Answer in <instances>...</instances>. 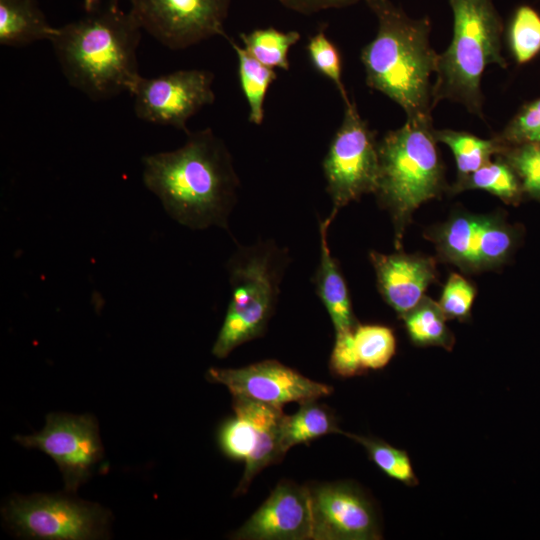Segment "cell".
Wrapping results in <instances>:
<instances>
[{
    "instance_id": "cell-9",
    "label": "cell",
    "mask_w": 540,
    "mask_h": 540,
    "mask_svg": "<svg viewBox=\"0 0 540 540\" xmlns=\"http://www.w3.org/2000/svg\"><path fill=\"white\" fill-rule=\"evenodd\" d=\"M3 514L18 535L32 539H97L108 524L107 511L100 506L63 495L14 497Z\"/></svg>"
},
{
    "instance_id": "cell-11",
    "label": "cell",
    "mask_w": 540,
    "mask_h": 540,
    "mask_svg": "<svg viewBox=\"0 0 540 540\" xmlns=\"http://www.w3.org/2000/svg\"><path fill=\"white\" fill-rule=\"evenodd\" d=\"M214 74L205 69H183L145 78L140 76L130 95L137 118L188 133L187 122L215 101Z\"/></svg>"
},
{
    "instance_id": "cell-19",
    "label": "cell",
    "mask_w": 540,
    "mask_h": 540,
    "mask_svg": "<svg viewBox=\"0 0 540 540\" xmlns=\"http://www.w3.org/2000/svg\"><path fill=\"white\" fill-rule=\"evenodd\" d=\"M52 27L36 0H0V44L20 47L50 40Z\"/></svg>"
},
{
    "instance_id": "cell-33",
    "label": "cell",
    "mask_w": 540,
    "mask_h": 540,
    "mask_svg": "<svg viewBox=\"0 0 540 540\" xmlns=\"http://www.w3.org/2000/svg\"><path fill=\"white\" fill-rule=\"evenodd\" d=\"M353 331L335 333L329 368L337 377L351 378L366 373L358 358Z\"/></svg>"
},
{
    "instance_id": "cell-8",
    "label": "cell",
    "mask_w": 540,
    "mask_h": 540,
    "mask_svg": "<svg viewBox=\"0 0 540 540\" xmlns=\"http://www.w3.org/2000/svg\"><path fill=\"white\" fill-rule=\"evenodd\" d=\"M438 256L467 273L495 269L519 244L521 230L501 215L456 213L426 233Z\"/></svg>"
},
{
    "instance_id": "cell-13",
    "label": "cell",
    "mask_w": 540,
    "mask_h": 540,
    "mask_svg": "<svg viewBox=\"0 0 540 540\" xmlns=\"http://www.w3.org/2000/svg\"><path fill=\"white\" fill-rule=\"evenodd\" d=\"M14 440L49 455L58 465L65 490L75 492L103 457L98 425L91 415L50 413L44 428Z\"/></svg>"
},
{
    "instance_id": "cell-17",
    "label": "cell",
    "mask_w": 540,
    "mask_h": 540,
    "mask_svg": "<svg viewBox=\"0 0 540 540\" xmlns=\"http://www.w3.org/2000/svg\"><path fill=\"white\" fill-rule=\"evenodd\" d=\"M369 257L378 290L400 319L424 298L428 286L436 281V262L432 257L376 251H371Z\"/></svg>"
},
{
    "instance_id": "cell-21",
    "label": "cell",
    "mask_w": 540,
    "mask_h": 540,
    "mask_svg": "<svg viewBox=\"0 0 540 540\" xmlns=\"http://www.w3.org/2000/svg\"><path fill=\"white\" fill-rule=\"evenodd\" d=\"M437 142L447 145L452 151L459 181L470 175L492 157L500 155L507 147L495 135L491 139H483L466 131L452 129H434Z\"/></svg>"
},
{
    "instance_id": "cell-30",
    "label": "cell",
    "mask_w": 540,
    "mask_h": 540,
    "mask_svg": "<svg viewBox=\"0 0 540 540\" xmlns=\"http://www.w3.org/2000/svg\"><path fill=\"white\" fill-rule=\"evenodd\" d=\"M500 156L516 173L523 194L540 200V142L507 145Z\"/></svg>"
},
{
    "instance_id": "cell-35",
    "label": "cell",
    "mask_w": 540,
    "mask_h": 540,
    "mask_svg": "<svg viewBox=\"0 0 540 540\" xmlns=\"http://www.w3.org/2000/svg\"><path fill=\"white\" fill-rule=\"evenodd\" d=\"M87 12L98 8L99 0H83Z\"/></svg>"
},
{
    "instance_id": "cell-29",
    "label": "cell",
    "mask_w": 540,
    "mask_h": 540,
    "mask_svg": "<svg viewBox=\"0 0 540 540\" xmlns=\"http://www.w3.org/2000/svg\"><path fill=\"white\" fill-rule=\"evenodd\" d=\"M306 51L314 69L335 85L344 104L349 103L351 100L342 79V56L337 46L328 38L325 27L309 37Z\"/></svg>"
},
{
    "instance_id": "cell-23",
    "label": "cell",
    "mask_w": 540,
    "mask_h": 540,
    "mask_svg": "<svg viewBox=\"0 0 540 540\" xmlns=\"http://www.w3.org/2000/svg\"><path fill=\"white\" fill-rule=\"evenodd\" d=\"M410 341L418 347H441L451 351L455 336L446 324L438 302L424 298L402 318Z\"/></svg>"
},
{
    "instance_id": "cell-2",
    "label": "cell",
    "mask_w": 540,
    "mask_h": 540,
    "mask_svg": "<svg viewBox=\"0 0 540 540\" xmlns=\"http://www.w3.org/2000/svg\"><path fill=\"white\" fill-rule=\"evenodd\" d=\"M364 2L378 23L360 54L366 85L398 104L406 120L433 125L431 75L439 54L430 43V18H412L391 0Z\"/></svg>"
},
{
    "instance_id": "cell-32",
    "label": "cell",
    "mask_w": 540,
    "mask_h": 540,
    "mask_svg": "<svg viewBox=\"0 0 540 540\" xmlns=\"http://www.w3.org/2000/svg\"><path fill=\"white\" fill-rule=\"evenodd\" d=\"M495 136L506 145L540 142V98L523 105Z\"/></svg>"
},
{
    "instance_id": "cell-20",
    "label": "cell",
    "mask_w": 540,
    "mask_h": 540,
    "mask_svg": "<svg viewBox=\"0 0 540 540\" xmlns=\"http://www.w3.org/2000/svg\"><path fill=\"white\" fill-rule=\"evenodd\" d=\"M317 400L302 402L294 414L283 415L280 448L284 455L295 445L308 444L327 434L342 433L332 411Z\"/></svg>"
},
{
    "instance_id": "cell-24",
    "label": "cell",
    "mask_w": 540,
    "mask_h": 540,
    "mask_svg": "<svg viewBox=\"0 0 540 540\" xmlns=\"http://www.w3.org/2000/svg\"><path fill=\"white\" fill-rule=\"evenodd\" d=\"M228 40L237 57L239 84L249 107L248 120L254 125H262L266 94L277 74L253 58L244 47L232 39Z\"/></svg>"
},
{
    "instance_id": "cell-31",
    "label": "cell",
    "mask_w": 540,
    "mask_h": 540,
    "mask_svg": "<svg viewBox=\"0 0 540 540\" xmlns=\"http://www.w3.org/2000/svg\"><path fill=\"white\" fill-rule=\"evenodd\" d=\"M475 296V286L462 275L452 273L443 287L438 304L447 320L467 322L471 318Z\"/></svg>"
},
{
    "instance_id": "cell-18",
    "label": "cell",
    "mask_w": 540,
    "mask_h": 540,
    "mask_svg": "<svg viewBox=\"0 0 540 540\" xmlns=\"http://www.w3.org/2000/svg\"><path fill=\"white\" fill-rule=\"evenodd\" d=\"M332 221L327 217L319 222L320 259L313 276L316 294L325 306L335 333L352 331L359 324L352 309L349 290L328 244V229Z\"/></svg>"
},
{
    "instance_id": "cell-14",
    "label": "cell",
    "mask_w": 540,
    "mask_h": 540,
    "mask_svg": "<svg viewBox=\"0 0 540 540\" xmlns=\"http://www.w3.org/2000/svg\"><path fill=\"white\" fill-rule=\"evenodd\" d=\"M313 540H378L379 513L372 498L352 481L307 486Z\"/></svg>"
},
{
    "instance_id": "cell-10",
    "label": "cell",
    "mask_w": 540,
    "mask_h": 540,
    "mask_svg": "<svg viewBox=\"0 0 540 540\" xmlns=\"http://www.w3.org/2000/svg\"><path fill=\"white\" fill-rule=\"evenodd\" d=\"M234 416L219 428L221 451L234 460H244L245 468L235 495L247 492L252 480L264 468L284 457L280 448L282 408L233 396Z\"/></svg>"
},
{
    "instance_id": "cell-6",
    "label": "cell",
    "mask_w": 540,
    "mask_h": 540,
    "mask_svg": "<svg viewBox=\"0 0 540 540\" xmlns=\"http://www.w3.org/2000/svg\"><path fill=\"white\" fill-rule=\"evenodd\" d=\"M289 261L287 250L273 240L238 245L227 262L231 298L212 348L214 356L225 358L265 333Z\"/></svg>"
},
{
    "instance_id": "cell-28",
    "label": "cell",
    "mask_w": 540,
    "mask_h": 540,
    "mask_svg": "<svg viewBox=\"0 0 540 540\" xmlns=\"http://www.w3.org/2000/svg\"><path fill=\"white\" fill-rule=\"evenodd\" d=\"M509 50L518 64L531 61L540 52V14L529 5L518 6L507 25Z\"/></svg>"
},
{
    "instance_id": "cell-34",
    "label": "cell",
    "mask_w": 540,
    "mask_h": 540,
    "mask_svg": "<svg viewBox=\"0 0 540 540\" xmlns=\"http://www.w3.org/2000/svg\"><path fill=\"white\" fill-rule=\"evenodd\" d=\"M294 12L311 15L322 11L341 9L365 0H277Z\"/></svg>"
},
{
    "instance_id": "cell-1",
    "label": "cell",
    "mask_w": 540,
    "mask_h": 540,
    "mask_svg": "<svg viewBox=\"0 0 540 540\" xmlns=\"http://www.w3.org/2000/svg\"><path fill=\"white\" fill-rule=\"evenodd\" d=\"M186 134L181 147L142 158L143 183L181 225L228 231L240 187L231 153L211 128Z\"/></svg>"
},
{
    "instance_id": "cell-27",
    "label": "cell",
    "mask_w": 540,
    "mask_h": 540,
    "mask_svg": "<svg viewBox=\"0 0 540 540\" xmlns=\"http://www.w3.org/2000/svg\"><path fill=\"white\" fill-rule=\"evenodd\" d=\"M353 334L360 364L366 372L383 369L396 353V338L388 326L358 324Z\"/></svg>"
},
{
    "instance_id": "cell-15",
    "label": "cell",
    "mask_w": 540,
    "mask_h": 540,
    "mask_svg": "<svg viewBox=\"0 0 540 540\" xmlns=\"http://www.w3.org/2000/svg\"><path fill=\"white\" fill-rule=\"evenodd\" d=\"M210 382L222 384L232 396L248 398L274 407L284 404L319 399L330 395L333 388L316 382L298 371L267 359L240 368H210L206 373Z\"/></svg>"
},
{
    "instance_id": "cell-3",
    "label": "cell",
    "mask_w": 540,
    "mask_h": 540,
    "mask_svg": "<svg viewBox=\"0 0 540 540\" xmlns=\"http://www.w3.org/2000/svg\"><path fill=\"white\" fill-rule=\"evenodd\" d=\"M141 30L130 10L114 3L57 27L49 41L68 83L92 100H105L130 93L141 76Z\"/></svg>"
},
{
    "instance_id": "cell-16",
    "label": "cell",
    "mask_w": 540,
    "mask_h": 540,
    "mask_svg": "<svg viewBox=\"0 0 540 540\" xmlns=\"http://www.w3.org/2000/svg\"><path fill=\"white\" fill-rule=\"evenodd\" d=\"M237 540L312 539L307 486L280 481L250 518L232 534Z\"/></svg>"
},
{
    "instance_id": "cell-12",
    "label": "cell",
    "mask_w": 540,
    "mask_h": 540,
    "mask_svg": "<svg viewBox=\"0 0 540 540\" xmlns=\"http://www.w3.org/2000/svg\"><path fill=\"white\" fill-rule=\"evenodd\" d=\"M142 30L172 50H182L224 31L231 0H130Z\"/></svg>"
},
{
    "instance_id": "cell-26",
    "label": "cell",
    "mask_w": 540,
    "mask_h": 540,
    "mask_svg": "<svg viewBox=\"0 0 540 540\" xmlns=\"http://www.w3.org/2000/svg\"><path fill=\"white\" fill-rule=\"evenodd\" d=\"M342 435L359 443L366 450L369 459L388 477L408 487L419 485L411 459L407 451L396 448L382 439L342 431Z\"/></svg>"
},
{
    "instance_id": "cell-7",
    "label": "cell",
    "mask_w": 540,
    "mask_h": 540,
    "mask_svg": "<svg viewBox=\"0 0 540 540\" xmlns=\"http://www.w3.org/2000/svg\"><path fill=\"white\" fill-rule=\"evenodd\" d=\"M344 105L341 125L322 162L326 191L332 201L331 221L350 202L375 193L379 177L376 133L361 117L354 101Z\"/></svg>"
},
{
    "instance_id": "cell-5",
    "label": "cell",
    "mask_w": 540,
    "mask_h": 540,
    "mask_svg": "<svg viewBox=\"0 0 540 540\" xmlns=\"http://www.w3.org/2000/svg\"><path fill=\"white\" fill-rule=\"evenodd\" d=\"M378 156L379 177L374 194L390 214L399 249L413 212L447 190L433 125L406 120L378 142Z\"/></svg>"
},
{
    "instance_id": "cell-4",
    "label": "cell",
    "mask_w": 540,
    "mask_h": 540,
    "mask_svg": "<svg viewBox=\"0 0 540 540\" xmlns=\"http://www.w3.org/2000/svg\"><path fill=\"white\" fill-rule=\"evenodd\" d=\"M448 2L453 34L447 49L439 54L432 84L433 105L453 101L483 119V73L491 64L507 67L502 55L503 22L493 0Z\"/></svg>"
},
{
    "instance_id": "cell-22",
    "label": "cell",
    "mask_w": 540,
    "mask_h": 540,
    "mask_svg": "<svg viewBox=\"0 0 540 540\" xmlns=\"http://www.w3.org/2000/svg\"><path fill=\"white\" fill-rule=\"evenodd\" d=\"M474 189L489 192L512 205H518L524 196L516 173L500 155L495 156L494 161H489L465 178L455 181L448 191L457 194Z\"/></svg>"
},
{
    "instance_id": "cell-25",
    "label": "cell",
    "mask_w": 540,
    "mask_h": 540,
    "mask_svg": "<svg viewBox=\"0 0 540 540\" xmlns=\"http://www.w3.org/2000/svg\"><path fill=\"white\" fill-rule=\"evenodd\" d=\"M244 49L257 61L269 68L289 70V50L301 38L298 31H280L274 27L240 33Z\"/></svg>"
}]
</instances>
